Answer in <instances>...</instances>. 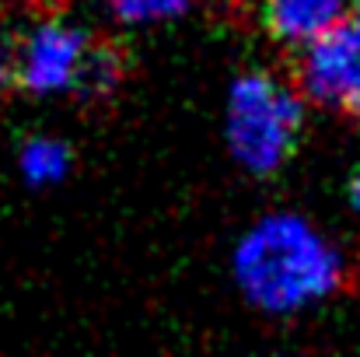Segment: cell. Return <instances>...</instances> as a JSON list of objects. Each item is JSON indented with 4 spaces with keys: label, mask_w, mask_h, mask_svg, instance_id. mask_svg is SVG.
Listing matches in <instances>:
<instances>
[{
    "label": "cell",
    "mask_w": 360,
    "mask_h": 357,
    "mask_svg": "<svg viewBox=\"0 0 360 357\" xmlns=\"http://www.w3.org/2000/svg\"><path fill=\"white\" fill-rule=\"evenodd\" d=\"M231 280L248 308L290 319L336 298L350 266L340 245L301 214L259 218L231 252Z\"/></svg>",
    "instance_id": "obj_1"
},
{
    "label": "cell",
    "mask_w": 360,
    "mask_h": 357,
    "mask_svg": "<svg viewBox=\"0 0 360 357\" xmlns=\"http://www.w3.org/2000/svg\"><path fill=\"white\" fill-rule=\"evenodd\" d=\"M304 130V95L266 70L238 74L224 99V144L241 172H280Z\"/></svg>",
    "instance_id": "obj_2"
},
{
    "label": "cell",
    "mask_w": 360,
    "mask_h": 357,
    "mask_svg": "<svg viewBox=\"0 0 360 357\" xmlns=\"http://www.w3.org/2000/svg\"><path fill=\"white\" fill-rule=\"evenodd\" d=\"M91 35L67 18H42L18 32V77L14 88L49 99L70 95L81 63L91 49Z\"/></svg>",
    "instance_id": "obj_3"
},
{
    "label": "cell",
    "mask_w": 360,
    "mask_h": 357,
    "mask_svg": "<svg viewBox=\"0 0 360 357\" xmlns=\"http://www.w3.org/2000/svg\"><path fill=\"white\" fill-rule=\"evenodd\" d=\"M297 92L308 102L360 119V35L350 25L301 46Z\"/></svg>",
    "instance_id": "obj_4"
},
{
    "label": "cell",
    "mask_w": 360,
    "mask_h": 357,
    "mask_svg": "<svg viewBox=\"0 0 360 357\" xmlns=\"http://www.w3.org/2000/svg\"><path fill=\"white\" fill-rule=\"evenodd\" d=\"M347 14L350 0H259L266 32L287 49H301L319 35L340 28Z\"/></svg>",
    "instance_id": "obj_5"
},
{
    "label": "cell",
    "mask_w": 360,
    "mask_h": 357,
    "mask_svg": "<svg viewBox=\"0 0 360 357\" xmlns=\"http://www.w3.org/2000/svg\"><path fill=\"white\" fill-rule=\"evenodd\" d=\"M74 172V151L70 144L56 137H32L18 151V175L28 189H49L67 182Z\"/></svg>",
    "instance_id": "obj_6"
},
{
    "label": "cell",
    "mask_w": 360,
    "mask_h": 357,
    "mask_svg": "<svg viewBox=\"0 0 360 357\" xmlns=\"http://www.w3.org/2000/svg\"><path fill=\"white\" fill-rule=\"evenodd\" d=\"M122 77H126V60L120 49L112 42H91L70 95L81 99L84 106H105L120 92Z\"/></svg>",
    "instance_id": "obj_7"
},
{
    "label": "cell",
    "mask_w": 360,
    "mask_h": 357,
    "mask_svg": "<svg viewBox=\"0 0 360 357\" xmlns=\"http://www.w3.org/2000/svg\"><path fill=\"white\" fill-rule=\"evenodd\" d=\"M102 4L109 7V14L116 21L133 25V28L175 21V18H182L193 7V0H102Z\"/></svg>",
    "instance_id": "obj_8"
},
{
    "label": "cell",
    "mask_w": 360,
    "mask_h": 357,
    "mask_svg": "<svg viewBox=\"0 0 360 357\" xmlns=\"http://www.w3.org/2000/svg\"><path fill=\"white\" fill-rule=\"evenodd\" d=\"M18 77V32H0V92L14 88Z\"/></svg>",
    "instance_id": "obj_9"
},
{
    "label": "cell",
    "mask_w": 360,
    "mask_h": 357,
    "mask_svg": "<svg viewBox=\"0 0 360 357\" xmlns=\"http://www.w3.org/2000/svg\"><path fill=\"white\" fill-rule=\"evenodd\" d=\"M350 203H354V211H360V168L350 179Z\"/></svg>",
    "instance_id": "obj_10"
},
{
    "label": "cell",
    "mask_w": 360,
    "mask_h": 357,
    "mask_svg": "<svg viewBox=\"0 0 360 357\" xmlns=\"http://www.w3.org/2000/svg\"><path fill=\"white\" fill-rule=\"evenodd\" d=\"M347 18H350V28H354V32L360 35V0L354 4V7H350V14H347Z\"/></svg>",
    "instance_id": "obj_11"
}]
</instances>
